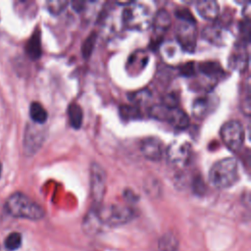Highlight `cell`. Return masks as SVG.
I'll use <instances>...</instances> for the list:
<instances>
[{
  "instance_id": "4",
  "label": "cell",
  "mask_w": 251,
  "mask_h": 251,
  "mask_svg": "<svg viewBox=\"0 0 251 251\" xmlns=\"http://www.w3.org/2000/svg\"><path fill=\"white\" fill-rule=\"evenodd\" d=\"M101 225L117 226L125 225L133 218V210L121 204H110L101 206L94 210Z\"/></svg>"
},
{
  "instance_id": "3",
  "label": "cell",
  "mask_w": 251,
  "mask_h": 251,
  "mask_svg": "<svg viewBox=\"0 0 251 251\" xmlns=\"http://www.w3.org/2000/svg\"><path fill=\"white\" fill-rule=\"evenodd\" d=\"M153 17L150 8L140 2H127L122 14L126 27L138 31L145 30L152 25Z\"/></svg>"
},
{
  "instance_id": "12",
  "label": "cell",
  "mask_w": 251,
  "mask_h": 251,
  "mask_svg": "<svg viewBox=\"0 0 251 251\" xmlns=\"http://www.w3.org/2000/svg\"><path fill=\"white\" fill-rule=\"evenodd\" d=\"M202 35L207 41L217 46L226 45L229 38L228 30L220 24H211L206 25L205 28H203Z\"/></svg>"
},
{
  "instance_id": "14",
  "label": "cell",
  "mask_w": 251,
  "mask_h": 251,
  "mask_svg": "<svg viewBox=\"0 0 251 251\" xmlns=\"http://www.w3.org/2000/svg\"><path fill=\"white\" fill-rule=\"evenodd\" d=\"M172 18L170 13L165 10L161 9L159 10L156 15L153 17V31H154V40H159L162 38L164 33L168 30V28L171 26Z\"/></svg>"
},
{
  "instance_id": "25",
  "label": "cell",
  "mask_w": 251,
  "mask_h": 251,
  "mask_svg": "<svg viewBox=\"0 0 251 251\" xmlns=\"http://www.w3.org/2000/svg\"><path fill=\"white\" fill-rule=\"evenodd\" d=\"M68 3L69 2L67 1H49L46 3V5L50 13L53 15H58L66 8Z\"/></svg>"
},
{
  "instance_id": "7",
  "label": "cell",
  "mask_w": 251,
  "mask_h": 251,
  "mask_svg": "<svg viewBox=\"0 0 251 251\" xmlns=\"http://www.w3.org/2000/svg\"><path fill=\"white\" fill-rule=\"evenodd\" d=\"M176 43L186 52H193L196 47V21H180L176 31Z\"/></svg>"
},
{
  "instance_id": "2",
  "label": "cell",
  "mask_w": 251,
  "mask_h": 251,
  "mask_svg": "<svg viewBox=\"0 0 251 251\" xmlns=\"http://www.w3.org/2000/svg\"><path fill=\"white\" fill-rule=\"evenodd\" d=\"M238 163L234 158L216 162L209 172V180L216 188H228L238 179Z\"/></svg>"
},
{
  "instance_id": "10",
  "label": "cell",
  "mask_w": 251,
  "mask_h": 251,
  "mask_svg": "<svg viewBox=\"0 0 251 251\" xmlns=\"http://www.w3.org/2000/svg\"><path fill=\"white\" fill-rule=\"evenodd\" d=\"M218 105L219 98L215 94H204L194 100L192 105V114L197 119H205L217 109Z\"/></svg>"
},
{
  "instance_id": "19",
  "label": "cell",
  "mask_w": 251,
  "mask_h": 251,
  "mask_svg": "<svg viewBox=\"0 0 251 251\" xmlns=\"http://www.w3.org/2000/svg\"><path fill=\"white\" fill-rule=\"evenodd\" d=\"M29 116L36 125H43L47 121V112L38 102H32L29 106Z\"/></svg>"
},
{
  "instance_id": "21",
  "label": "cell",
  "mask_w": 251,
  "mask_h": 251,
  "mask_svg": "<svg viewBox=\"0 0 251 251\" xmlns=\"http://www.w3.org/2000/svg\"><path fill=\"white\" fill-rule=\"evenodd\" d=\"M198 71L205 76L217 78L223 73L222 67L217 62H203L198 65Z\"/></svg>"
},
{
  "instance_id": "9",
  "label": "cell",
  "mask_w": 251,
  "mask_h": 251,
  "mask_svg": "<svg viewBox=\"0 0 251 251\" xmlns=\"http://www.w3.org/2000/svg\"><path fill=\"white\" fill-rule=\"evenodd\" d=\"M107 176L105 170L97 163L90 166V190L91 196L96 203H99L106 191Z\"/></svg>"
},
{
  "instance_id": "15",
  "label": "cell",
  "mask_w": 251,
  "mask_h": 251,
  "mask_svg": "<svg viewBox=\"0 0 251 251\" xmlns=\"http://www.w3.org/2000/svg\"><path fill=\"white\" fill-rule=\"evenodd\" d=\"M248 52L246 50V46L244 43H238L233 51L231 52L229 59H228V64L229 67L233 70L237 71H243L246 69L248 66Z\"/></svg>"
},
{
  "instance_id": "5",
  "label": "cell",
  "mask_w": 251,
  "mask_h": 251,
  "mask_svg": "<svg viewBox=\"0 0 251 251\" xmlns=\"http://www.w3.org/2000/svg\"><path fill=\"white\" fill-rule=\"evenodd\" d=\"M150 115L155 119L168 122L171 126L178 129H184L189 125L188 116L178 107L169 108L163 104L155 105L150 109Z\"/></svg>"
},
{
  "instance_id": "18",
  "label": "cell",
  "mask_w": 251,
  "mask_h": 251,
  "mask_svg": "<svg viewBox=\"0 0 251 251\" xmlns=\"http://www.w3.org/2000/svg\"><path fill=\"white\" fill-rule=\"evenodd\" d=\"M181 48L179 45L176 42L173 41H168L164 42L161 45V52L163 58L168 61V62H175L176 60L178 59V53Z\"/></svg>"
},
{
  "instance_id": "16",
  "label": "cell",
  "mask_w": 251,
  "mask_h": 251,
  "mask_svg": "<svg viewBox=\"0 0 251 251\" xmlns=\"http://www.w3.org/2000/svg\"><path fill=\"white\" fill-rule=\"evenodd\" d=\"M196 10L201 18L207 21H215L220 13L218 2L214 0H201L196 3Z\"/></svg>"
},
{
  "instance_id": "13",
  "label": "cell",
  "mask_w": 251,
  "mask_h": 251,
  "mask_svg": "<svg viewBox=\"0 0 251 251\" xmlns=\"http://www.w3.org/2000/svg\"><path fill=\"white\" fill-rule=\"evenodd\" d=\"M140 151L146 159L159 161L164 155L163 143L156 137H146L140 143Z\"/></svg>"
},
{
  "instance_id": "17",
  "label": "cell",
  "mask_w": 251,
  "mask_h": 251,
  "mask_svg": "<svg viewBox=\"0 0 251 251\" xmlns=\"http://www.w3.org/2000/svg\"><path fill=\"white\" fill-rule=\"evenodd\" d=\"M25 51L27 55L35 60L38 59L41 55V40H40V32L38 30L34 31L32 36L29 38V40L26 43Z\"/></svg>"
},
{
  "instance_id": "22",
  "label": "cell",
  "mask_w": 251,
  "mask_h": 251,
  "mask_svg": "<svg viewBox=\"0 0 251 251\" xmlns=\"http://www.w3.org/2000/svg\"><path fill=\"white\" fill-rule=\"evenodd\" d=\"M178 241L173 233L164 234L159 240V249L161 251H176Z\"/></svg>"
},
{
  "instance_id": "6",
  "label": "cell",
  "mask_w": 251,
  "mask_h": 251,
  "mask_svg": "<svg viewBox=\"0 0 251 251\" xmlns=\"http://www.w3.org/2000/svg\"><path fill=\"white\" fill-rule=\"evenodd\" d=\"M225 145L232 152H237L243 145L244 129L240 122L231 120L225 123L220 130Z\"/></svg>"
},
{
  "instance_id": "28",
  "label": "cell",
  "mask_w": 251,
  "mask_h": 251,
  "mask_svg": "<svg viewBox=\"0 0 251 251\" xmlns=\"http://www.w3.org/2000/svg\"><path fill=\"white\" fill-rule=\"evenodd\" d=\"M1 173H2V164L0 162V176H1Z\"/></svg>"
},
{
  "instance_id": "27",
  "label": "cell",
  "mask_w": 251,
  "mask_h": 251,
  "mask_svg": "<svg viewBox=\"0 0 251 251\" xmlns=\"http://www.w3.org/2000/svg\"><path fill=\"white\" fill-rule=\"evenodd\" d=\"M196 73V67L192 62H189L187 64H184L183 66H181L180 68V74L184 76H192L194 75Z\"/></svg>"
},
{
  "instance_id": "1",
  "label": "cell",
  "mask_w": 251,
  "mask_h": 251,
  "mask_svg": "<svg viewBox=\"0 0 251 251\" xmlns=\"http://www.w3.org/2000/svg\"><path fill=\"white\" fill-rule=\"evenodd\" d=\"M6 211L15 218L38 221L44 217L42 207L22 192L11 194L5 203Z\"/></svg>"
},
{
  "instance_id": "20",
  "label": "cell",
  "mask_w": 251,
  "mask_h": 251,
  "mask_svg": "<svg viewBox=\"0 0 251 251\" xmlns=\"http://www.w3.org/2000/svg\"><path fill=\"white\" fill-rule=\"evenodd\" d=\"M68 116L72 127L77 129L81 126L83 121V113L79 105L76 103L71 104L68 108Z\"/></svg>"
},
{
  "instance_id": "26",
  "label": "cell",
  "mask_w": 251,
  "mask_h": 251,
  "mask_svg": "<svg viewBox=\"0 0 251 251\" xmlns=\"http://www.w3.org/2000/svg\"><path fill=\"white\" fill-rule=\"evenodd\" d=\"M121 115L125 119H134L139 116L138 109L132 106H123L121 108Z\"/></svg>"
},
{
  "instance_id": "29",
  "label": "cell",
  "mask_w": 251,
  "mask_h": 251,
  "mask_svg": "<svg viewBox=\"0 0 251 251\" xmlns=\"http://www.w3.org/2000/svg\"><path fill=\"white\" fill-rule=\"evenodd\" d=\"M0 251H4V250H3V248H2L1 246H0Z\"/></svg>"
},
{
  "instance_id": "11",
  "label": "cell",
  "mask_w": 251,
  "mask_h": 251,
  "mask_svg": "<svg viewBox=\"0 0 251 251\" xmlns=\"http://www.w3.org/2000/svg\"><path fill=\"white\" fill-rule=\"evenodd\" d=\"M44 130L40 127V125L32 124L28 125L25 133L24 146L27 155H33L42 145L44 140Z\"/></svg>"
},
{
  "instance_id": "24",
  "label": "cell",
  "mask_w": 251,
  "mask_h": 251,
  "mask_svg": "<svg viewBox=\"0 0 251 251\" xmlns=\"http://www.w3.org/2000/svg\"><path fill=\"white\" fill-rule=\"evenodd\" d=\"M95 41H96V34L92 33L90 34L84 41L83 45H82V54L84 58H88L92 51H93V47L95 45Z\"/></svg>"
},
{
  "instance_id": "23",
  "label": "cell",
  "mask_w": 251,
  "mask_h": 251,
  "mask_svg": "<svg viewBox=\"0 0 251 251\" xmlns=\"http://www.w3.org/2000/svg\"><path fill=\"white\" fill-rule=\"evenodd\" d=\"M21 245H22V234L17 231L9 233L4 240L5 249L9 251H15L19 249Z\"/></svg>"
},
{
  "instance_id": "8",
  "label": "cell",
  "mask_w": 251,
  "mask_h": 251,
  "mask_svg": "<svg viewBox=\"0 0 251 251\" xmlns=\"http://www.w3.org/2000/svg\"><path fill=\"white\" fill-rule=\"evenodd\" d=\"M191 145L185 140L173 141L167 148L166 154L170 162L176 166H186L191 158Z\"/></svg>"
}]
</instances>
